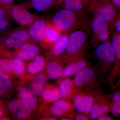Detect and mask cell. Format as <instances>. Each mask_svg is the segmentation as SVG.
<instances>
[{"label": "cell", "mask_w": 120, "mask_h": 120, "mask_svg": "<svg viewBox=\"0 0 120 120\" xmlns=\"http://www.w3.org/2000/svg\"><path fill=\"white\" fill-rule=\"evenodd\" d=\"M114 26L118 33L120 35V15L117 16L114 22Z\"/></svg>", "instance_id": "obj_35"}, {"label": "cell", "mask_w": 120, "mask_h": 120, "mask_svg": "<svg viewBox=\"0 0 120 120\" xmlns=\"http://www.w3.org/2000/svg\"><path fill=\"white\" fill-rule=\"evenodd\" d=\"M68 40V36L67 34L60 36L53 47L52 54L54 56H58L65 52Z\"/></svg>", "instance_id": "obj_20"}, {"label": "cell", "mask_w": 120, "mask_h": 120, "mask_svg": "<svg viewBox=\"0 0 120 120\" xmlns=\"http://www.w3.org/2000/svg\"><path fill=\"white\" fill-rule=\"evenodd\" d=\"M116 120L114 117L110 116L109 113L103 114L99 117L97 120Z\"/></svg>", "instance_id": "obj_33"}, {"label": "cell", "mask_w": 120, "mask_h": 120, "mask_svg": "<svg viewBox=\"0 0 120 120\" xmlns=\"http://www.w3.org/2000/svg\"><path fill=\"white\" fill-rule=\"evenodd\" d=\"M64 69L60 62L56 61H50L46 67L47 75L51 79H56L62 76Z\"/></svg>", "instance_id": "obj_19"}, {"label": "cell", "mask_w": 120, "mask_h": 120, "mask_svg": "<svg viewBox=\"0 0 120 120\" xmlns=\"http://www.w3.org/2000/svg\"><path fill=\"white\" fill-rule=\"evenodd\" d=\"M111 42L115 53L116 61L112 73L105 79L104 83L109 84L112 90L120 75V35L118 33L113 35Z\"/></svg>", "instance_id": "obj_6"}, {"label": "cell", "mask_w": 120, "mask_h": 120, "mask_svg": "<svg viewBox=\"0 0 120 120\" xmlns=\"http://www.w3.org/2000/svg\"><path fill=\"white\" fill-rule=\"evenodd\" d=\"M15 0H0V4L5 7L11 6Z\"/></svg>", "instance_id": "obj_34"}, {"label": "cell", "mask_w": 120, "mask_h": 120, "mask_svg": "<svg viewBox=\"0 0 120 120\" xmlns=\"http://www.w3.org/2000/svg\"><path fill=\"white\" fill-rule=\"evenodd\" d=\"M86 35L83 31H75L69 35L65 51L68 57V64L86 56Z\"/></svg>", "instance_id": "obj_3"}, {"label": "cell", "mask_w": 120, "mask_h": 120, "mask_svg": "<svg viewBox=\"0 0 120 120\" xmlns=\"http://www.w3.org/2000/svg\"><path fill=\"white\" fill-rule=\"evenodd\" d=\"M46 26L45 22L43 20L38 19L35 21L28 30L30 38L37 42L42 41Z\"/></svg>", "instance_id": "obj_14"}, {"label": "cell", "mask_w": 120, "mask_h": 120, "mask_svg": "<svg viewBox=\"0 0 120 120\" xmlns=\"http://www.w3.org/2000/svg\"><path fill=\"white\" fill-rule=\"evenodd\" d=\"M73 81L77 90L94 93L104 92L103 82L97 65L82 69L75 75Z\"/></svg>", "instance_id": "obj_1"}, {"label": "cell", "mask_w": 120, "mask_h": 120, "mask_svg": "<svg viewBox=\"0 0 120 120\" xmlns=\"http://www.w3.org/2000/svg\"><path fill=\"white\" fill-rule=\"evenodd\" d=\"M116 90H120V75L114 84L112 90L114 91Z\"/></svg>", "instance_id": "obj_36"}, {"label": "cell", "mask_w": 120, "mask_h": 120, "mask_svg": "<svg viewBox=\"0 0 120 120\" xmlns=\"http://www.w3.org/2000/svg\"><path fill=\"white\" fill-rule=\"evenodd\" d=\"M45 63V60L42 57L40 56H36L34 61L28 66V72L31 75H34L39 72L43 69Z\"/></svg>", "instance_id": "obj_25"}, {"label": "cell", "mask_w": 120, "mask_h": 120, "mask_svg": "<svg viewBox=\"0 0 120 120\" xmlns=\"http://www.w3.org/2000/svg\"><path fill=\"white\" fill-rule=\"evenodd\" d=\"M2 114H3V111H2V109L1 107H0V118L2 116Z\"/></svg>", "instance_id": "obj_41"}, {"label": "cell", "mask_w": 120, "mask_h": 120, "mask_svg": "<svg viewBox=\"0 0 120 120\" xmlns=\"http://www.w3.org/2000/svg\"><path fill=\"white\" fill-rule=\"evenodd\" d=\"M58 31H59L54 26L47 25L42 40L48 43H55L60 37Z\"/></svg>", "instance_id": "obj_23"}, {"label": "cell", "mask_w": 120, "mask_h": 120, "mask_svg": "<svg viewBox=\"0 0 120 120\" xmlns=\"http://www.w3.org/2000/svg\"><path fill=\"white\" fill-rule=\"evenodd\" d=\"M119 12H120V11H119Z\"/></svg>", "instance_id": "obj_42"}, {"label": "cell", "mask_w": 120, "mask_h": 120, "mask_svg": "<svg viewBox=\"0 0 120 120\" xmlns=\"http://www.w3.org/2000/svg\"><path fill=\"white\" fill-rule=\"evenodd\" d=\"M19 96L23 101L27 103L31 109H34L36 105V101L34 95L30 90L23 88L20 90Z\"/></svg>", "instance_id": "obj_24"}, {"label": "cell", "mask_w": 120, "mask_h": 120, "mask_svg": "<svg viewBox=\"0 0 120 120\" xmlns=\"http://www.w3.org/2000/svg\"><path fill=\"white\" fill-rule=\"evenodd\" d=\"M58 88L61 98L71 100L77 91L75 87L73 79L69 78H65L61 80Z\"/></svg>", "instance_id": "obj_15"}, {"label": "cell", "mask_w": 120, "mask_h": 120, "mask_svg": "<svg viewBox=\"0 0 120 120\" xmlns=\"http://www.w3.org/2000/svg\"><path fill=\"white\" fill-rule=\"evenodd\" d=\"M110 112L109 99L104 92L97 93L93 107L90 113L91 120H96L103 114Z\"/></svg>", "instance_id": "obj_7"}, {"label": "cell", "mask_w": 120, "mask_h": 120, "mask_svg": "<svg viewBox=\"0 0 120 120\" xmlns=\"http://www.w3.org/2000/svg\"><path fill=\"white\" fill-rule=\"evenodd\" d=\"M6 72L0 69V78L3 79H8L9 77Z\"/></svg>", "instance_id": "obj_37"}, {"label": "cell", "mask_w": 120, "mask_h": 120, "mask_svg": "<svg viewBox=\"0 0 120 120\" xmlns=\"http://www.w3.org/2000/svg\"><path fill=\"white\" fill-rule=\"evenodd\" d=\"M75 11L66 8L58 11L53 17V26L59 31H67L71 30L77 22V15Z\"/></svg>", "instance_id": "obj_4"}, {"label": "cell", "mask_w": 120, "mask_h": 120, "mask_svg": "<svg viewBox=\"0 0 120 120\" xmlns=\"http://www.w3.org/2000/svg\"><path fill=\"white\" fill-rule=\"evenodd\" d=\"M110 103V112L120 118V90H116L109 94H105Z\"/></svg>", "instance_id": "obj_16"}, {"label": "cell", "mask_w": 120, "mask_h": 120, "mask_svg": "<svg viewBox=\"0 0 120 120\" xmlns=\"http://www.w3.org/2000/svg\"><path fill=\"white\" fill-rule=\"evenodd\" d=\"M94 55L97 66L102 82L112 73L115 65L116 56L111 41H107L96 46Z\"/></svg>", "instance_id": "obj_2"}, {"label": "cell", "mask_w": 120, "mask_h": 120, "mask_svg": "<svg viewBox=\"0 0 120 120\" xmlns=\"http://www.w3.org/2000/svg\"><path fill=\"white\" fill-rule=\"evenodd\" d=\"M76 110L72 102L65 100H58L55 102L50 109L54 116L60 117L67 115L71 120H74Z\"/></svg>", "instance_id": "obj_8"}, {"label": "cell", "mask_w": 120, "mask_h": 120, "mask_svg": "<svg viewBox=\"0 0 120 120\" xmlns=\"http://www.w3.org/2000/svg\"><path fill=\"white\" fill-rule=\"evenodd\" d=\"M64 8L74 11L81 10L86 0H61Z\"/></svg>", "instance_id": "obj_27"}, {"label": "cell", "mask_w": 120, "mask_h": 120, "mask_svg": "<svg viewBox=\"0 0 120 120\" xmlns=\"http://www.w3.org/2000/svg\"><path fill=\"white\" fill-rule=\"evenodd\" d=\"M113 4L120 8V0H112Z\"/></svg>", "instance_id": "obj_39"}, {"label": "cell", "mask_w": 120, "mask_h": 120, "mask_svg": "<svg viewBox=\"0 0 120 120\" xmlns=\"http://www.w3.org/2000/svg\"><path fill=\"white\" fill-rule=\"evenodd\" d=\"M42 95L44 99L49 102H54L61 98L58 87H54L45 90Z\"/></svg>", "instance_id": "obj_26"}, {"label": "cell", "mask_w": 120, "mask_h": 120, "mask_svg": "<svg viewBox=\"0 0 120 120\" xmlns=\"http://www.w3.org/2000/svg\"><path fill=\"white\" fill-rule=\"evenodd\" d=\"M28 32L24 30H18L12 33L5 41V43L9 47H18L26 43L29 40Z\"/></svg>", "instance_id": "obj_13"}, {"label": "cell", "mask_w": 120, "mask_h": 120, "mask_svg": "<svg viewBox=\"0 0 120 120\" xmlns=\"http://www.w3.org/2000/svg\"><path fill=\"white\" fill-rule=\"evenodd\" d=\"M11 83L8 79L0 78V95L4 94L5 91L11 88Z\"/></svg>", "instance_id": "obj_29"}, {"label": "cell", "mask_w": 120, "mask_h": 120, "mask_svg": "<svg viewBox=\"0 0 120 120\" xmlns=\"http://www.w3.org/2000/svg\"><path fill=\"white\" fill-rule=\"evenodd\" d=\"M11 62L15 72L19 75L22 74L24 69V64L22 60L19 58H15L12 60Z\"/></svg>", "instance_id": "obj_28"}, {"label": "cell", "mask_w": 120, "mask_h": 120, "mask_svg": "<svg viewBox=\"0 0 120 120\" xmlns=\"http://www.w3.org/2000/svg\"><path fill=\"white\" fill-rule=\"evenodd\" d=\"M5 14L6 13L4 10L0 7V19L5 18Z\"/></svg>", "instance_id": "obj_38"}, {"label": "cell", "mask_w": 120, "mask_h": 120, "mask_svg": "<svg viewBox=\"0 0 120 120\" xmlns=\"http://www.w3.org/2000/svg\"><path fill=\"white\" fill-rule=\"evenodd\" d=\"M13 68V65L11 61L6 59H0V69L7 71Z\"/></svg>", "instance_id": "obj_30"}, {"label": "cell", "mask_w": 120, "mask_h": 120, "mask_svg": "<svg viewBox=\"0 0 120 120\" xmlns=\"http://www.w3.org/2000/svg\"><path fill=\"white\" fill-rule=\"evenodd\" d=\"M46 82V78L43 74H39L32 80L31 86L35 94L39 95L41 94Z\"/></svg>", "instance_id": "obj_22"}, {"label": "cell", "mask_w": 120, "mask_h": 120, "mask_svg": "<svg viewBox=\"0 0 120 120\" xmlns=\"http://www.w3.org/2000/svg\"><path fill=\"white\" fill-rule=\"evenodd\" d=\"M38 52V47L36 45L25 43L22 45V50L18 53L17 56L21 60H28L34 57Z\"/></svg>", "instance_id": "obj_18"}, {"label": "cell", "mask_w": 120, "mask_h": 120, "mask_svg": "<svg viewBox=\"0 0 120 120\" xmlns=\"http://www.w3.org/2000/svg\"><path fill=\"white\" fill-rule=\"evenodd\" d=\"M74 120H91L90 113H86L78 112H75L74 115Z\"/></svg>", "instance_id": "obj_31"}, {"label": "cell", "mask_w": 120, "mask_h": 120, "mask_svg": "<svg viewBox=\"0 0 120 120\" xmlns=\"http://www.w3.org/2000/svg\"><path fill=\"white\" fill-rule=\"evenodd\" d=\"M32 7L38 11H44L57 3V0H30Z\"/></svg>", "instance_id": "obj_21"}, {"label": "cell", "mask_w": 120, "mask_h": 120, "mask_svg": "<svg viewBox=\"0 0 120 120\" xmlns=\"http://www.w3.org/2000/svg\"><path fill=\"white\" fill-rule=\"evenodd\" d=\"M8 108L19 119H26L31 113V108L27 103L23 101H11L8 103Z\"/></svg>", "instance_id": "obj_12"}, {"label": "cell", "mask_w": 120, "mask_h": 120, "mask_svg": "<svg viewBox=\"0 0 120 120\" xmlns=\"http://www.w3.org/2000/svg\"><path fill=\"white\" fill-rule=\"evenodd\" d=\"M56 120V119L55 117H50V118H45V119H42V120Z\"/></svg>", "instance_id": "obj_40"}, {"label": "cell", "mask_w": 120, "mask_h": 120, "mask_svg": "<svg viewBox=\"0 0 120 120\" xmlns=\"http://www.w3.org/2000/svg\"><path fill=\"white\" fill-rule=\"evenodd\" d=\"M8 24V21L5 18L0 19V31L4 30Z\"/></svg>", "instance_id": "obj_32"}, {"label": "cell", "mask_w": 120, "mask_h": 120, "mask_svg": "<svg viewBox=\"0 0 120 120\" xmlns=\"http://www.w3.org/2000/svg\"><path fill=\"white\" fill-rule=\"evenodd\" d=\"M95 18H98L105 20L108 24L114 25V22L118 16L114 5L107 1L100 4L95 12Z\"/></svg>", "instance_id": "obj_9"}, {"label": "cell", "mask_w": 120, "mask_h": 120, "mask_svg": "<svg viewBox=\"0 0 120 120\" xmlns=\"http://www.w3.org/2000/svg\"><path fill=\"white\" fill-rule=\"evenodd\" d=\"M91 28L99 41L103 43L108 40L109 31L107 22L100 18H95L91 24Z\"/></svg>", "instance_id": "obj_10"}, {"label": "cell", "mask_w": 120, "mask_h": 120, "mask_svg": "<svg viewBox=\"0 0 120 120\" xmlns=\"http://www.w3.org/2000/svg\"><path fill=\"white\" fill-rule=\"evenodd\" d=\"M12 15L14 19L23 25L28 24L32 22V15L29 12L20 7H15L12 9Z\"/></svg>", "instance_id": "obj_17"}, {"label": "cell", "mask_w": 120, "mask_h": 120, "mask_svg": "<svg viewBox=\"0 0 120 120\" xmlns=\"http://www.w3.org/2000/svg\"><path fill=\"white\" fill-rule=\"evenodd\" d=\"M97 94L77 90L71 99L76 111L90 113Z\"/></svg>", "instance_id": "obj_5"}, {"label": "cell", "mask_w": 120, "mask_h": 120, "mask_svg": "<svg viewBox=\"0 0 120 120\" xmlns=\"http://www.w3.org/2000/svg\"><path fill=\"white\" fill-rule=\"evenodd\" d=\"M91 65L85 56L80 57L68 64L64 69L62 76L64 78L75 75L84 68Z\"/></svg>", "instance_id": "obj_11"}]
</instances>
